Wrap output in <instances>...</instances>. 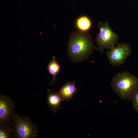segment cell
Wrapping results in <instances>:
<instances>
[{
	"label": "cell",
	"mask_w": 138,
	"mask_h": 138,
	"mask_svg": "<svg viewBox=\"0 0 138 138\" xmlns=\"http://www.w3.org/2000/svg\"><path fill=\"white\" fill-rule=\"evenodd\" d=\"M95 48L92 37L88 32H73L68 41L67 54L71 60L81 62L87 60Z\"/></svg>",
	"instance_id": "obj_1"
},
{
	"label": "cell",
	"mask_w": 138,
	"mask_h": 138,
	"mask_svg": "<svg viewBox=\"0 0 138 138\" xmlns=\"http://www.w3.org/2000/svg\"><path fill=\"white\" fill-rule=\"evenodd\" d=\"M111 85L113 90L121 99L131 100L138 88V77L128 71H123L113 77Z\"/></svg>",
	"instance_id": "obj_2"
},
{
	"label": "cell",
	"mask_w": 138,
	"mask_h": 138,
	"mask_svg": "<svg viewBox=\"0 0 138 138\" xmlns=\"http://www.w3.org/2000/svg\"><path fill=\"white\" fill-rule=\"evenodd\" d=\"M10 124L13 128L15 137L36 138L38 136V127L28 116H21L15 112L11 118Z\"/></svg>",
	"instance_id": "obj_3"
},
{
	"label": "cell",
	"mask_w": 138,
	"mask_h": 138,
	"mask_svg": "<svg viewBox=\"0 0 138 138\" xmlns=\"http://www.w3.org/2000/svg\"><path fill=\"white\" fill-rule=\"evenodd\" d=\"M98 28L99 31L95 40L97 47L95 48L102 53L104 50H109L115 46L119 37L110 27L108 22L105 23L99 22Z\"/></svg>",
	"instance_id": "obj_4"
},
{
	"label": "cell",
	"mask_w": 138,
	"mask_h": 138,
	"mask_svg": "<svg viewBox=\"0 0 138 138\" xmlns=\"http://www.w3.org/2000/svg\"><path fill=\"white\" fill-rule=\"evenodd\" d=\"M107 50L106 54L109 63L113 66L121 65L131 55L130 45L125 43H117V46Z\"/></svg>",
	"instance_id": "obj_5"
},
{
	"label": "cell",
	"mask_w": 138,
	"mask_h": 138,
	"mask_svg": "<svg viewBox=\"0 0 138 138\" xmlns=\"http://www.w3.org/2000/svg\"><path fill=\"white\" fill-rule=\"evenodd\" d=\"M16 106L14 101L9 96L0 95V122L10 125L11 118Z\"/></svg>",
	"instance_id": "obj_6"
},
{
	"label": "cell",
	"mask_w": 138,
	"mask_h": 138,
	"mask_svg": "<svg viewBox=\"0 0 138 138\" xmlns=\"http://www.w3.org/2000/svg\"><path fill=\"white\" fill-rule=\"evenodd\" d=\"M63 101V99L58 91H54L50 89H48L47 103L50 109L54 113L59 110Z\"/></svg>",
	"instance_id": "obj_7"
},
{
	"label": "cell",
	"mask_w": 138,
	"mask_h": 138,
	"mask_svg": "<svg viewBox=\"0 0 138 138\" xmlns=\"http://www.w3.org/2000/svg\"><path fill=\"white\" fill-rule=\"evenodd\" d=\"M75 81H68L65 83L58 91L63 101H68L72 99L74 95L77 92Z\"/></svg>",
	"instance_id": "obj_8"
},
{
	"label": "cell",
	"mask_w": 138,
	"mask_h": 138,
	"mask_svg": "<svg viewBox=\"0 0 138 138\" xmlns=\"http://www.w3.org/2000/svg\"><path fill=\"white\" fill-rule=\"evenodd\" d=\"M91 20L88 16L82 15L78 17L76 20L75 26L78 31L83 33L88 32L92 26Z\"/></svg>",
	"instance_id": "obj_9"
},
{
	"label": "cell",
	"mask_w": 138,
	"mask_h": 138,
	"mask_svg": "<svg viewBox=\"0 0 138 138\" xmlns=\"http://www.w3.org/2000/svg\"><path fill=\"white\" fill-rule=\"evenodd\" d=\"M47 68L49 73L52 76L49 85H52L56 83L57 76L60 70V66L55 56H53L52 59L48 65Z\"/></svg>",
	"instance_id": "obj_10"
},
{
	"label": "cell",
	"mask_w": 138,
	"mask_h": 138,
	"mask_svg": "<svg viewBox=\"0 0 138 138\" xmlns=\"http://www.w3.org/2000/svg\"><path fill=\"white\" fill-rule=\"evenodd\" d=\"M13 137V127L10 125L0 122V138H11Z\"/></svg>",
	"instance_id": "obj_11"
},
{
	"label": "cell",
	"mask_w": 138,
	"mask_h": 138,
	"mask_svg": "<svg viewBox=\"0 0 138 138\" xmlns=\"http://www.w3.org/2000/svg\"><path fill=\"white\" fill-rule=\"evenodd\" d=\"M131 100L133 108L138 113V88L134 94Z\"/></svg>",
	"instance_id": "obj_12"
}]
</instances>
